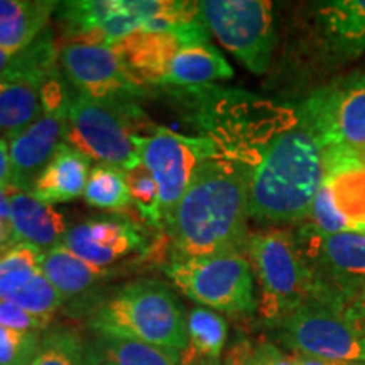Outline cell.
I'll return each mask as SVG.
<instances>
[{
  "mask_svg": "<svg viewBox=\"0 0 365 365\" xmlns=\"http://www.w3.org/2000/svg\"><path fill=\"white\" fill-rule=\"evenodd\" d=\"M17 53L14 51H7V49L0 48V76L7 71V68L12 65L14 58H16Z\"/></svg>",
  "mask_w": 365,
  "mask_h": 365,
  "instance_id": "obj_39",
  "label": "cell"
},
{
  "mask_svg": "<svg viewBox=\"0 0 365 365\" xmlns=\"http://www.w3.org/2000/svg\"><path fill=\"white\" fill-rule=\"evenodd\" d=\"M254 357L259 365H296L291 355L282 352L272 344H261L255 349Z\"/></svg>",
  "mask_w": 365,
  "mask_h": 365,
  "instance_id": "obj_34",
  "label": "cell"
},
{
  "mask_svg": "<svg viewBox=\"0 0 365 365\" xmlns=\"http://www.w3.org/2000/svg\"><path fill=\"white\" fill-rule=\"evenodd\" d=\"M227 365H259L257 360H255L254 354L247 355V354H239L235 357H232L228 360Z\"/></svg>",
  "mask_w": 365,
  "mask_h": 365,
  "instance_id": "obj_40",
  "label": "cell"
},
{
  "mask_svg": "<svg viewBox=\"0 0 365 365\" xmlns=\"http://www.w3.org/2000/svg\"><path fill=\"white\" fill-rule=\"evenodd\" d=\"M291 359L296 365H365V364H350V362H339V360H327L312 357V355L291 352Z\"/></svg>",
  "mask_w": 365,
  "mask_h": 365,
  "instance_id": "obj_37",
  "label": "cell"
},
{
  "mask_svg": "<svg viewBox=\"0 0 365 365\" xmlns=\"http://www.w3.org/2000/svg\"><path fill=\"white\" fill-rule=\"evenodd\" d=\"M188 345L181 352L180 365L215 364L223 352L228 327L220 314L198 307L186 314Z\"/></svg>",
  "mask_w": 365,
  "mask_h": 365,
  "instance_id": "obj_27",
  "label": "cell"
},
{
  "mask_svg": "<svg viewBox=\"0 0 365 365\" xmlns=\"http://www.w3.org/2000/svg\"><path fill=\"white\" fill-rule=\"evenodd\" d=\"M90 176V159L68 143L59 145L29 193L48 205L68 203L83 196Z\"/></svg>",
  "mask_w": 365,
  "mask_h": 365,
  "instance_id": "obj_20",
  "label": "cell"
},
{
  "mask_svg": "<svg viewBox=\"0 0 365 365\" xmlns=\"http://www.w3.org/2000/svg\"><path fill=\"white\" fill-rule=\"evenodd\" d=\"M323 175L325 149L296 113L250 168V218L279 225L304 222Z\"/></svg>",
  "mask_w": 365,
  "mask_h": 365,
  "instance_id": "obj_2",
  "label": "cell"
},
{
  "mask_svg": "<svg viewBox=\"0 0 365 365\" xmlns=\"http://www.w3.org/2000/svg\"><path fill=\"white\" fill-rule=\"evenodd\" d=\"M164 272L191 301L212 312L250 317L259 309L245 252H223L168 264Z\"/></svg>",
  "mask_w": 365,
  "mask_h": 365,
  "instance_id": "obj_8",
  "label": "cell"
},
{
  "mask_svg": "<svg viewBox=\"0 0 365 365\" xmlns=\"http://www.w3.org/2000/svg\"><path fill=\"white\" fill-rule=\"evenodd\" d=\"M234 76V68L223 54L210 43L182 46L173 59L164 85L196 88L212 81L228 80Z\"/></svg>",
  "mask_w": 365,
  "mask_h": 365,
  "instance_id": "obj_24",
  "label": "cell"
},
{
  "mask_svg": "<svg viewBox=\"0 0 365 365\" xmlns=\"http://www.w3.org/2000/svg\"><path fill=\"white\" fill-rule=\"evenodd\" d=\"M83 198L91 207L117 212L132 205L124 171L107 164H97L90 171Z\"/></svg>",
  "mask_w": 365,
  "mask_h": 365,
  "instance_id": "obj_28",
  "label": "cell"
},
{
  "mask_svg": "<svg viewBox=\"0 0 365 365\" xmlns=\"http://www.w3.org/2000/svg\"><path fill=\"white\" fill-rule=\"evenodd\" d=\"M58 7L53 0H0V48L19 53L33 44Z\"/></svg>",
  "mask_w": 365,
  "mask_h": 365,
  "instance_id": "obj_21",
  "label": "cell"
},
{
  "mask_svg": "<svg viewBox=\"0 0 365 365\" xmlns=\"http://www.w3.org/2000/svg\"><path fill=\"white\" fill-rule=\"evenodd\" d=\"M185 46L180 36L171 31H137L120 39L112 48L137 83L164 85L176 53Z\"/></svg>",
  "mask_w": 365,
  "mask_h": 365,
  "instance_id": "obj_18",
  "label": "cell"
},
{
  "mask_svg": "<svg viewBox=\"0 0 365 365\" xmlns=\"http://www.w3.org/2000/svg\"><path fill=\"white\" fill-rule=\"evenodd\" d=\"M70 43L113 46L137 31H171L185 44L210 41L200 2L182 0H78L58 7Z\"/></svg>",
  "mask_w": 365,
  "mask_h": 365,
  "instance_id": "obj_3",
  "label": "cell"
},
{
  "mask_svg": "<svg viewBox=\"0 0 365 365\" xmlns=\"http://www.w3.org/2000/svg\"><path fill=\"white\" fill-rule=\"evenodd\" d=\"M156 130L135 97L113 95L91 98L71 93L68 108L66 143L98 164L122 171L140 161L139 139Z\"/></svg>",
  "mask_w": 365,
  "mask_h": 365,
  "instance_id": "obj_5",
  "label": "cell"
},
{
  "mask_svg": "<svg viewBox=\"0 0 365 365\" xmlns=\"http://www.w3.org/2000/svg\"><path fill=\"white\" fill-rule=\"evenodd\" d=\"M127 188L130 193V202L139 210V213L149 225L163 228L161 200L159 190L153 175L143 163L124 171Z\"/></svg>",
  "mask_w": 365,
  "mask_h": 365,
  "instance_id": "obj_30",
  "label": "cell"
},
{
  "mask_svg": "<svg viewBox=\"0 0 365 365\" xmlns=\"http://www.w3.org/2000/svg\"><path fill=\"white\" fill-rule=\"evenodd\" d=\"M296 113L323 149H365V73H350L314 90Z\"/></svg>",
  "mask_w": 365,
  "mask_h": 365,
  "instance_id": "obj_9",
  "label": "cell"
},
{
  "mask_svg": "<svg viewBox=\"0 0 365 365\" xmlns=\"http://www.w3.org/2000/svg\"><path fill=\"white\" fill-rule=\"evenodd\" d=\"M307 220L325 234H365V158L362 150L325 149V175Z\"/></svg>",
  "mask_w": 365,
  "mask_h": 365,
  "instance_id": "obj_10",
  "label": "cell"
},
{
  "mask_svg": "<svg viewBox=\"0 0 365 365\" xmlns=\"http://www.w3.org/2000/svg\"><path fill=\"white\" fill-rule=\"evenodd\" d=\"M0 301L16 304L36 317L51 319L65 298L54 289L41 269H22L0 277Z\"/></svg>",
  "mask_w": 365,
  "mask_h": 365,
  "instance_id": "obj_25",
  "label": "cell"
},
{
  "mask_svg": "<svg viewBox=\"0 0 365 365\" xmlns=\"http://www.w3.org/2000/svg\"><path fill=\"white\" fill-rule=\"evenodd\" d=\"M9 222L16 244L26 242L41 250H49L61 244L68 232L63 213L26 191L16 190L11 193Z\"/></svg>",
  "mask_w": 365,
  "mask_h": 365,
  "instance_id": "obj_19",
  "label": "cell"
},
{
  "mask_svg": "<svg viewBox=\"0 0 365 365\" xmlns=\"http://www.w3.org/2000/svg\"><path fill=\"white\" fill-rule=\"evenodd\" d=\"M250 168L227 158L203 163L168 218L171 262L245 252L249 240Z\"/></svg>",
  "mask_w": 365,
  "mask_h": 365,
  "instance_id": "obj_1",
  "label": "cell"
},
{
  "mask_svg": "<svg viewBox=\"0 0 365 365\" xmlns=\"http://www.w3.org/2000/svg\"><path fill=\"white\" fill-rule=\"evenodd\" d=\"M139 154L158 185L163 228L188 190L198 168L210 159L222 156L208 137L182 135L166 127H156L153 134L140 137Z\"/></svg>",
  "mask_w": 365,
  "mask_h": 365,
  "instance_id": "obj_13",
  "label": "cell"
},
{
  "mask_svg": "<svg viewBox=\"0 0 365 365\" xmlns=\"http://www.w3.org/2000/svg\"><path fill=\"white\" fill-rule=\"evenodd\" d=\"M44 83L29 76H0V137L24 130L43 113Z\"/></svg>",
  "mask_w": 365,
  "mask_h": 365,
  "instance_id": "obj_23",
  "label": "cell"
},
{
  "mask_svg": "<svg viewBox=\"0 0 365 365\" xmlns=\"http://www.w3.org/2000/svg\"><path fill=\"white\" fill-rule=\"evenodd\" d=\"M61 244L93 266L110 267L135 250H143L145 239L127 218L95 217L68 228Z\"/></svg>",
  "mask_w": 365,
  "mask_h": 365,
  "instance_id": "obj_16",
  "label": "cell"
},
{
  "mask_svg": "<svg viewBox=\"0 0 365 365\" xmlns=\"http://www.w3.org/2000/svg\"><path fill=\"white\" fill-rule=\"evenodd\" d=\"M86 325L93 335L134 340L182 352L188 345L186 314L166 282L140 279L118 286L91 304Z\"/></svg>",
  "mask_w": 365,
  "mask_h": 365,
  "instance_id": "obj_4",
  "label": "cell"
},
{
  "mask_svg": "<svg viewBox=\"0 0 365 365\" xmlns=\"http://www.w3.org/2000/svg\"><path fill=\"white\" fill-rule=\"evenodd\" d=\"M181 354L134 340L93 335L86 341V365H180Z\"/></svg>",
  "mask_w": 365,
  "mask_h": 365,
  "instance_id": "obj_26",
  "label": "cell"
},
{
  "mask_svg": "<svg viewBox=\"0 0 365 365\" xmlns=\"http://www.w3.org/2000/svg\"><path fill=\"white\" fill-rule=\"evenodd\" d=\"M43 113L24 130L7 135L12 186L29 193L59 145L66 139L68 108L71 93L59 71L41 88Z\"/></svg>",
  "mask_w": 365,
  "mask_h": 365,
  "instance_id": "obj_12",
  "label": "cell"
},
{
  "mask_svg": "<svg viewBox=\"0 0 365 365\" xmlns=\"http://www.w3.org/2000/svg\"><path fill=\"white\" fill-rule=\"evenodd\" d=\"M43 333L0 327V365H29L39 352Z\"/></svg>",
  "mask_w": 365,
  "mask_h": 365,
  "instance_id": "obj_31",
  "label": "cell"
},
{
  "mask_svg": "<svg viewBox=\"0 0 365 365\" xmlns=\"http://www.w3.org/2000/svg\"><path fill=\"white\" fill-rule=\"evenodd\" d=\"M43 250L34 245L14 244L12 247L0 252V277L12 271H22V269H39Z\"/></svg>",
  "mask_w": 365,
  "mask_h": 365,
  "instance_id": "obj_32",
  "label": "cell"
},
{
  "mask_svg": "<svg viewBox=\"0 0 365 365\" xmlns=\"http://www.w3.org/2000/svg\"><path fill=\"white\" fill-rule=\"evenodd\" d=\"M312 299L345 312L365 293V234H325L303 223L294 234Z\"/></svg>",
  "mask_w": 365,
  "mask_h": 365,
  "instance_id": "obj_7",
  "label": "cell"
},
{
  "mask_svg": "<svg viewBox=\"0 0 365 365\" xmlns=\"http://www.w3.org/2000/svg\"><path fill=\"white\" fill-rule=\"evenodd\" d=\"M12 191H16V190L0 188V218H2V220H9V218H11V193Z\"/></svg>",
  "mask_w": 365,
  "mask_h": 365,
  "instance_id": "obj_38",
  "label": "cell"
},
{
  "mask_svg": "<svg viewBox=\"0 0 365 365\" xmlns=\"http://www.w3.org/2000/svg\"><path fill=\"white\" fill-rule=\"evenodd\" d=\"M345 314L346 318L354 323V327L357 328L362 335H365V293L362 296H359V298L345 309Z\"/></svg>",
  "mask_w": 365,
  "mask_h": 365,
  "instance_id": "obj_36",
  "label": "cell"
},
{
  "mask_svg": "<svg viewBox=\"0 0 365 365\" xmlns=\"http://www.w3.org/2000/svg\"><path fill=\"white\" fill-rule=\"evenodd\" d=\"M39 269L65 301L83 294L95 284L107 279L108 274H110L108 267L93 266L83 259L76 257L63 244L44 250Z\"/></svg>",
  "mask_w": 365,
  "mask_h": 365,
  "instance_id": "obj_22",
  "label": "cell"
},
{
  "mask_svg": "<svg viewBox=\"0 0 365 365\" xmlns=\"http://www.w3.org/2000/svg\"><path fill=\"white\" fill-rule=\"evenodd\" d=\"M58 65L76 93L86 97H143L145 93V86L132 78L112 46L68 43L59 49Z\"/></svg>",
  "mask_w": 365,
  "mask_h": 365,
  "instance_id": "obj_15",
  "label": "cell"
},
{
  "mask_svg": "<svg viewBox=\"0 0 365 365\" xmlns=\"http://www.w3.org/2000/svg\"><path fill=\"white\" fill-rule=\"evenodd\" d=\"M200 9L210 33L255 75L271 65L276 31L267 0H203Z\"/></svg>",
  "mask_w": 365,
  "mask_h": 365,
  "instance_id": "obj_11",
  "label": "cell"
},
{
  "mask_svg": "<svg viewBox=\"0 0 365 365\" xmlns=\"http://www.w3.org/2000/svg\"><path fill=\"white\" fill-rule=\"evenodd\" d=\"M277 328L281 341L291 352L365 364V335L339 308L309 299L282 319Z\"/></svg>",
  "mask_w": 365,
  "mask_h": 365,
  "instance_id": "obj_14",
  "label": "cell"
},
{
  "mask_svg": "<svg viewBox=\"0 0 365 365\" xmlns=\"http://www.w3.org/2000/svg\"><path fill=\"white\" fill-rule=\"evenodd\" d=\"M362 154H364V158H365V149H362Z\"/></svg>",
  "mask_w": 365,
  "mask_h": 365,
  "instance_id": "obj_41",
  "label": "cell"
},
{
  "mask_svg": "<svg viewBox=\"0 0 365 365\" xmlns=\"http://www.w3.org/2000/svg\"><path fill=\"white\" fill-rule=\"evenodd\" d=\"M0 188L16 190L12 186V170L11 158H9L7 137H0Z\"/></svg>",
  "mask_w": 365,
  "mask_h": 365,
  "instance_id": "obj_35",
  "label": "cell"
},
{
  "mask_svg": "<svg viewBox=\"0 0 365 365\" xmlns=\"http://www.w3.org/2000/svg\"><path fill=\"white\" fill-rule=\"evenodd\" d=\"M245 254L261 289L259 312L269 325L279 327L312 299V281L293 232L277 227L255 232L249 237Z\"/></svg>",
  "mask_w": 365,
  "mask_h": 365,
  "instance_id": "obj_6",
  "label": "cell"
},
{
  "mask_svg": "<svg viewBox=\"0 0 365 365\" xmlns=\"http://www.w3.org/2000/svg\"><path fill=\"white\" fill-rule=\"evenodd\" d=\"M29 365H86V341L75 328H48L39 352Z\"/></svg>",
  "mask_w": 365,
  "mask_h": 365,
  "instance_id": "obj_29",
  "label": "cell"
},
{
  "mask_svg": "<svg viewBox=\"0 0 365 365\" xmlns=\"http://www.w3.org/2000/svg\"><path fill=\"white\" fill-rule=\"evenodd\" d=\"M51 319H46L26 312L16 304L0 301V327L14 328L22 331H46L49 328Z\"/></svg>",
  "mask_w": 365,
  "mask_h": 365,
  "instance_id": "obj_33",
  "label": "cell"
},
{
  "mask_svg": "<svg viewBox=\"0 0 365 365\" xmlns=\"http://www.w3.org/2000/svg\"><path fill=\"white\" fill-rule=\"evenodd\" d=\"M313 21L319 49L331 61H352L365 51V0L318 4Z\"/></svg>",
  "mask_w": 365,
  "mask_h": 365,
  "instance_id": "obj_17",
  "label": "cell"
}]
</instances>
